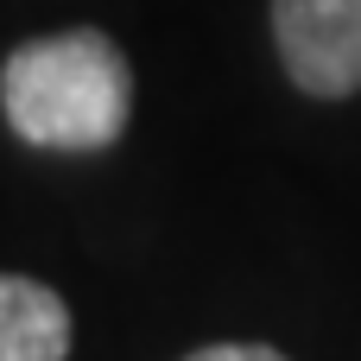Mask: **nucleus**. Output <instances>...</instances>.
<instances>
[{"mask_svg":"<svg viewBox=\"0 0 361 361\" xmlns=\"http://www.w3.org/2000/svg\"><path fill=\"white\" fill-rule=\"evenodd\" d=\"M70 305L25 273H0V361H63Z\"/></svg>","mask_w":361,"mask_h":361,"instance_id":"nucleus-3","label":"nucleus"},{"mask_svg":"<svg viewBox=\"0 0 361 361\" xmlns=\"http://www.w3.org/2000/svg\"><path fill=\"white\" fill-rule=\"evenodd\" d=\"M184 361H286L279 349H267V343H209V349H197V355Z\"/></svg>","mask_w":361,"mask_h":361,"instance_id":"nucleus-4","label":"nucleus"},{"mask_svg":"<svg viewBox=\"0 0 361 361\" xmlns=\"http://www.w3.org/2000/svg\"><path fill=\"white\" fill-rule=\"evenodd\" d=\"M0 114L25 146L102 152L127 133V114H133L127 51L95 25L32 38L0 63Z\"/></svg>","mask_w":361,"mask_h":361,"instance_id":"nucleus-1","label":"nucleus"},{"mask_svg":"<svg viewBox=\"0 0 361 361\" xmlns=\"http://www.w3.org/2000/svg\"><path fill=\"white\" fill-rule=\"evenodd\" d=\"M279 63L305 95H355L361 89V0H273Z\"/></svg>","mask_w":361,"mask_h":361,"instance_id":"nucleus-2","label":"nucleus"}]
</instances>
